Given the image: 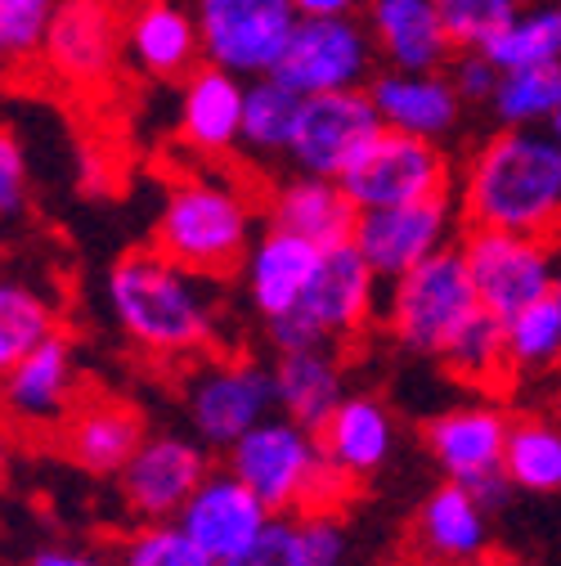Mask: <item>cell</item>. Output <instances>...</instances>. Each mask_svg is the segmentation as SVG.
Returning a JSON list of instances; mask_svg holds the SVG:
<instances>
[{
    "label": "cell",
    "instance_id": "obj_1",
    "mask_svg": "<svg viewBox=\"0 0 561 566\" xmlns=\"http://www.w3.org/2000/svg\"><path fill=\"white\" fill-rule=\"evenodd\" d=\"M108 315L154 360L198 365L221 337V302L212 279L167 261L158 248L126 252L104 279Z\"/></svg>",
    "mask_w": 561,
    "mask_h": 566
},
{
    "label": "cell",
    "instance_id": "obj_2",
    "mask_svg": "<svg viewBox=\"0 0 561 566\" xmlns=\"http://www.w3.org/2000/svg\"><path fill=\"white\" fill-rule=\"evenodd\" d=\"M467 230L548 239L561 230V145L548 130H504L472 154L458 189Z\"/></svg>",
    "mask_w": 561,
    "mask_h": 566
},
{
    "label": "cell",
    "instance_id": "obj_3",
    "mask_svg": "<svg viewBox=\"0 0 561 566\" xmlns=\"http://www.w3.org/2000/svg\"><path fill=\"white\" fill-rule=\"evenodd\" d=\"M256 243V202L234 180L184 176L167 189L154 248L198 279H225L243 270Z\"/></svg>",
    "mask_w": 561,
    "mask_h": 566
},
{
    "label": "cell",
    "instance_id": "obj_4",
    "mask_svg": "<svg viewBox=\"0 0 561 566\" xmlns=\"http://www.w3.org/2000/svg\"><path fill=\"white\" fill-rule=\"evenodd\" d=\"M225 468L256 494L274 517H301V513H337V500L350 481L324 459L319 432L274 413L261 428H252L230 454Z\"/></svg>",
    "mask_w": 561,
    "mask_h": 566
},
{
    "label": "cell",
    "instance_id": "obj_5",
    "mask_svg": "<svg viewBox=\"0 0 561 566\" xmlns=\"http://www.w3.org/2000/svg\"><path fill=\"white\" fill-rule=\"evenodd\" d=\"M378 274L369 270V261L360 256L356 243H337L324 248L315 279L306 297L297 302V311H288L284 319L265 324V337L274 350H301V346H346L356 342L373 315L382 311L378 302Z\"/></svg>",
    "mask_w": 561,
    "mask_h": 566
},
{
    "label": "cell",
    "instance_id": "obj_6",
    "mask_svg": "<svg viewBox=\"0 0 561 566\" xmlns=\"http://www.w3.org/2000/svg\"><path fill=\"white\" fill-rule=\"evenodd\" d=\"M480 311L467 261L454 248L427 256L423 265H413L409 274L387 283L382 297V328L391 333V342L413 356L441 360V350L454 342V333Z\"/></svg>",
    "mask_w": 561,
    "mask_h": 566
},
{
    "label": "cell",
    "instance_id": "obj_7",
    "mask_svg": "<svg viewBox=\"0 0 561 566\" xmlns=\"http://www.w3.org/2000/svg\"><path fill=\"white\" fill-rule=\"evenodd\" d=\"M184 413L207 450L230 454L252 428L274 418V374L247 356H212L184 374Z\"/></svg>",
    "mask_w": 561,
    "mask_h": 566
},
{
    "label": "cell",
    "instance_id": "obj_8",
    "mask_svg": "<svg viewBox=\"0 0 561 566\" xmlns=\"http://www.w3.org/2000/svg\"><path fill=\"white\" fill-rule=\"evenodd\" d=\"M193 23L207 63L256 82L274 77L301 14L293 0H198Z\"/></svg>",
    "mask_w": 561,
    "mask_h": 566
},
{
    "label": "cell",
    "instance_id": "obj_9",
    "mask_svg": "<svg viewBox=\"0 0 561 566\" xmlns=\"http://www.w3.org/2000/svg\"><path fill=\"white\" fill-rule=\"evenodd\" d=\"M458 252L467 261L472 289L480 311H489L495 319H512L526 306L543 302L557 283L561 261L552 256L548 239H530V234H504V230H467L458 239Z\"/></svg>",
    "mask_w": 561,
    "mask_h": 566
},
{
    "label": "cell",
    "instance_id": "obj_10",
    "mask_svg": "<svg viewBox=\"0 0 561 566\" xmlns=\"http://www.w3.org/2000/svg\"><path fill=\"white\" fill-rule=\"evenodd\" d=\"M341 189L350 193V202L360 211L432 202V198H449L454 167L436 139L382 130L373 145L350 163V171L341 176Z\"/></svg>",
    "mask_w": 561,
    "mask_h": 566
},
{
    "label": "cell",
    "instance_id": "obj_11",
    "mask_svg": "<svg viewBox=\"0 0 561 566\" xmlns=\"http://www.w3.org/2000/svg\"><path fill=\"white\" fill-rule=\"evenodd\" d=\"M373 36L364 23L350 19H301L274 77L297 95H332V91H364L373 77Z\"/></svg>",
    "mask_w": 561,
    "mask_h": 566
},
{
    "label": "cell",
    "instance_id": "obj_12",
    "mask_svg": "<svg viewBox=\"0 0 561 566\" xmlns=\"http://www.w3.org/2000/svg\"><path fill=\"white\" fill-rule=\"evenodd\" d=\"M382 117L364 91H332V95H310L297 117V135L288 145V163L297 176H324L341 180L373 139L382 135Z\"/></svg>",
    "mask_w": 561,
    "mask_h": 566
},
{
    "label": "cell",
    "instance_id": "obj_13",
    "mask_svg": "<svg viewBox=\"0 0 561 566\" xmlns=\"http://www.w3.org/2000/svg\"><path fill=\"white\" fill-rule=\"evenodd\" d=\"M212 463H207V446L198 437H176L158 432L145 437V446L135 450V459L121 468V504L139 526L176 522L180 509L189 504V494L207 481Z\"/></svg>",
    "mask_w": 561,
    "mask_h": 566
},
{
    "label": "cell",
    "instance_id": "obj_14",
    "mask_svg": "<svg viewBox=\"0 0 561 566\" xmlns=\"http://www.w3.org/2000/svg\"><path fill=\"white\" fill-rule=\"evenodd\" d=\"M454 221L458 207L454 198H432V202H409V207H378L360 211L356 221V243L369 270L391 283L409 274L413 265H423L427 256L454 248Z\"/></svg>",
    "mask_w": 561,
    "mask_h": 566
},
{
    "label": "cell",
    "instance_id": "obj_15",
    "mask_svg": "<svg viewBox=\"0 0 561 566\" xmlns=\"http://www.w3.org/2000/svg\"><path fill=\"white\" fill-rule=\"evenodd\" d=\"M126 23L113 0H59L41 41L45 67L73 91H95L117 73Z\"/></svg>",
    "mask_w": 561,
    "mask_h": 566
},
{
    "label": "cell",
    "instance_id": "obj_16",
    "mask_svg": "<svg viewBox=\"0 0 561 566\" xmlns=\"http://www.w3.org/2000/svg\"><path fill=\"white\" fill-rule=\"evenodd\" d=\"M269 509L256 500V494L230 472V468H212L207 481L189 494V504L180 509L176 526L212 557L216 566H239L256 539L269 526Z\"/></svg>",
    "mask_w": 561,
    "mask_h": 566
},
{
    "label": "cell",
    "instance_id": "obj_17",
    "mask_svg": "<svg viewBox=\"0 0 561 566\" xmlns=\"http://www.w3.org/2000/svg\"><path fill=\"white\" fill-rule=\"evenodd\" d=\"M508 432H512V418L499 405L476 400V405H454L436 413L423 428V441H427L432 463L445 472V481L472 485L480 476L504 472Z\"/></svg>",
    "mask_w": 561,
    "mask_h": 566
},
{
    "label": "cell",
    "instance_id": "obj_18",
    "mask_svg": "<svg viewBox=\"0 0 561 566\" xmlns=\"http://www.w3.org/2000/svg\"><path fill=\"white\" fill-rule=\"evenodd\" d=\"M145 413L117 396H82L59 422V446L67 463L91 476H121V468L145 446Z\"/></svg>",
    "mask_w": 561,
    "mask_h": 566
},
{
    "label": "cell",
    "instance_id": "obj_19",
    "mask_svg": "<svg viewBox=\"0 0 561 566\" xmlns=\"http://www.w3.org/2000/svg\"><path fill=\"white\" fill-rule=\"evenodd\" d=\"M324 248L306 243L301 234H288V230H265L256 234L247 261H243V297L252 306V315L261 324H274L284 319L288 311H297V302L306 297L310 279H315V265H319Z\"/></svg>",
    "mask_w": 561,
    "mask_h": 566
},
{
    "label": "cell",
    "instance_id": "obj_20",
    "mask_svg": "<svg viewBox=\"0 0 561 566\" xmlns=\"http://www.w3.org/2000/svg\"><path fill=\"white\" fill-rule=\"evenodd\" d=\"M243 99H247V82L221 67H193L180 91V108H176V135L184 139V149H193L198 158H225L239 149L243 139Z\"/></svg>",
    "mask_w": 561,
    "mask_h": 566
},
{
    "label": "cell",
    "instance_id": "obj_21",
    "mask_svg": "<svg viewBox=\"0 0 561 566\" xmlns=\"http://www.w3.org/2000/svg\"><path fill=\"white\" fill-rule=\"evenodd\" d=\"M77 356L73 342L54 333L41 342L28 360H19L6 378H0V405H6L28 428H54L73 413L77 405Z\"/></svg>",
    "mask_w": 561,
    "mask_h": 566
},
{
    "label": "cell",
    "instance_id": "obj_22",
    "mask_svg": "<svg viewBox=\"0 0 561 566\" xmlns=\"http://www.w3.org/2000/svg\"><path fill=\"white\" fill-rule=\"evenodd\" d=\"M324 459L350 481H373L395 454V413L378 396H346L319 428Z\"/></svg>",
    "mask_w": 561,
    "mask_h": 566
},
{
    "label": "cell",
    "instance_id": "obj_23",
    "mask_svg": "<svg viewBox=\"0 0 561 566\" xmlns=\"http://www.w3.org/2000/svg\"><path fill=\"white\" fill-rule=\"evenodd\" d=\"M369 99L387 130L436 139V145L458 126V108H463L445 73H395V67L369 82Z\"/></svg>",
    "mask_w": 561,
    "mask_h": 566
},
{
    "label": "cell",
    "instance_id": "obj_24",
    "mask_svg": "<svg viewBox=\"0 0 561 566\" xmlns=\"http://www.w3.org/2000/svg\"><path fill=\"white\" fill-rule=\"evenodd\" d=\"M364 28L395 73H441L454 50L436 0H369Z\"/></svg>",
    "mask_w": 561,
    "mask_h": 566
},
{
    "label": "cell",
    "instance_id": "obj_25",
    "mask_svg": "<svg viewBox=\"0 0 561 566\" xmlns=\"http://www.w3.org/2000/svg\"><path fill=\"white\" fill-rule=\"evenodd\" d=\"M413 548L427 566H467L489 553V513L472 500V490L445 481L413 517Z\"/></svg>",
    "mask_w": 561,
    "mask_h": 566
},
{
    "label": "cell",
    "instance_id": "obj_26",
    "mask_svg": "<svg viewBox=\"0 0 561 566\" xmlns=\"http://www.w3.org/2000/svg\"><path fill=\"white\" fill-rule=\"evenodd\" d=\"M274 409L301 422V428L319 432L337 413V405L350 396L346 391V365L337 346H301V350H278L274 365Z\"/></svg>",
    "mask_w": 561,
    "mask_h": 566
},
{
    "label": "cell",
    "instance_id": "obj_27",
    "mask_svg": "<svg viewBox=\"0 0 561 566\" xmlns=\"http://www.w3.org/2000/svg\"><path fill=\"white\" fill-rule=\"evenodd\" d=\"M269 226L301 234L315 248H337L356 239V221L360 207L350 202V193L341 189V180H324V176H293L269 193Z\"/></svg>",
    "mask_w": 561,
    "mask_h": 566
},
{
    "label": "cell",
    "instance_id": "obj_28",
    "mask_svg": "<svg viewBox=\"0 0 561 566\" xmlns=\"http://www.w3.org/2000/svg\"><path fill=\"white\" fill-rule=\"evenodd\" d=\"M126 50L149 77H189L202 54L198 23L171 0H145L126 19Z\"/></svg>",
    "mask_w": 561,
    "mask_h": 566
},
{
    "label": "cell",
    "instance_id": "obj_29",
    "mask_svg": "<svg viewBox=\"0 0 561 566\" xmlns=\"http://www.w3.org/2000/svg\"><path fill=\"white\" fill-rule=\"evenodd\" d=\"M306 95H297L293 86H284L278 77H256L247 82V99H243V139L239 145L252 158H288V145L297 135V117H301Z\"/></svg>",
    "mask_w": 561,
    "mask_h": 566
},
{
    "label": "cell",
    "instance_id": "obj_30",
    "mask_svg": "<svg viewBox=\"0 0 561 566\" xmlns=\"http://www.w3.org/2000/svg\"><path fill=\"white\" fill-rule=\"evenodd\" d=\"M54 333H59L54 302L19 279H0V378H6L19 360H28Z\"/></svg>",
    "mask_w": 561,
    "mask_h": 566
},
{
    "label": "cell",
    "instance_id": "obj_31",
    "mask_svg": "<svg viewBox=\"0 0 561 566\" xmlns=\"http://www.w3.org/2000/svg\"><path fill=\"white\" fill-rule=\"evenodd\" d=\"M557 108H561V63L499 73L495 99H489V113L499 117L504 130H539V126H552Z\"/></svg>",
    "mask_w": 561,
    "mask_h": 566
},
{
    "label": "cell",
    "instance_id": "obj_32",
    "mask_svg": "<svg viewBox=\"0 0 561 566\" xmlns=\"http://www.w3.org/2000/svg\"><path fill=\"white\" fill-rule=\"evenodd\" d=\"M441 365L449 378L467 382V387H489L499 382L508 369V333H504V319H495L489 311H476L458 333L454 342L441 350Z\"/></svg>",
    "mask_w": 561,
    "mask_h": 566
},
{
    "label": "cell",
    "instance_id": "obj_33",
    "mask_svg": "<svg viewBox=\"0 0 561 566\" xmlns=\"http://www.w3.org/2000/svg\"><path fill=\"white\" fill-rule=\"evenodd\" d=\"M504 472L517 490L557 494L561 490V428L543 418H512Z\"/></svg>",
    "mask_w": 561,
    "mask_h": 566
},
{
    "label": "cell",
    "instance_id": "obj_34",
    "mask_svg": "<svg viewBox=\"0 0 561 566\" xmlns=\"http://www.w3.org/2000/svg\"><path fill=\"white\" fill-rule=\"evenodd\" d=\"M499 73H517V67H543L561 63V6H534L521 10L495 41L480 50Z\"/></svg>",
    "mask_w": 561,
    "mask_h": 566
},
{
    "label": "cell",
    "instance_id": "obj_35",
    "mask_svg": "<svg viewBox=\"0 0 561 566\" xmlns=\"http://www.w3.org/2000/svg\"><path fill=\"white\" fill-rule=\"evenodd\" d=\"M508 333V369L512 374H552L561 365V302L548 293L504 324Z\"/></svg>",
    "mask_w": 561,
    "mask_h": 566
},
{
    "label": "cell",
    "instance_id": "obj_36",
    "mask_svg": "<svg viewBox=\"0 0 561 566\" xmlns=\"http://www.w3.org/2000/svg\"><path fill=\"white\" fill-rule=\"evenodd\" d=\"M441 23L458 50H485L517 14V0H436Z\"/></svg>",
    "mask_w": 561,
    "mask_h": 566
},
{
    "label": "cell",
    "instance_id": "obj_37",
    "mask_svg": "<svg viewBox=\"0 0 561 566\" xmlns=\"http://www.w3.org/2000/svg\"><path fill=\"white\" fill-rule=\"evenodd\" d=\"M121 566H216L176 522L139 526L121 544Z\"/></svg>",
    "mask_w": 561,
    "mask_h": 566
},
{
    "label": "cell",
    "instance_id": "obj_38",
    "mask_svg": "<svg viewBox=\"0 0 561 566\" xmlns=\"http://www.w3.org/2000/svg\"><path fill=\"white\" fill-rule=\"evenodd\" d=\"M59 0H0V59H28L41 50Z\"/></svg>",
    "mask_w": 561,
    "mask_h": 566
},
{
    "label": "cell",
    "instance_id": "obj_39",
    "mask_svg": "<svg viewBox=\"0 0 561 566\" xmlns=\"http://www.w3.org/2000/svg\"><path fill=\"white\" fill-rule=\"evenodd\" d=\"M301 566H341L346 562V531L337 513H301L297 517Z\"/></svg>",
    "mask_w": 561,
    "mask_h": 566
},
{
    "label": "cell",
    "instance_id": "obj_40",
    "mask_svg": "<svg viewBox=\"0 0 561 566\" xmlns=\"http://www.w3.org/2000/svg\"><path fill=\"white\" fill-rule=\"evenodd\" d=\"M28 207V158L14 135L0 130V221L23 217Z\"/></svg>",
    "mask_w": 561,
    "mask_h": 566
},
{
    "label": "cell",
    "instance_id": "obj_41",
    "mask_svg": "<svg viewBox=\"0 0 561 566\" xmlns=\"http://www.w3.org/2000/svg\"><path fill=\"white\" fill-rule=\"evenodd\" d=\"M239 566H301V539H297V517H269L265 535Z\"/></svg>",
    "mask_w": 561,
    "mask_h": 566
},
{
    "label": "cell",
    "instance_id": "obj_42",
    "mask_svg": "<svg viewBox=\"0 0 561 566\" xmlns=\"http://www.w3.org/2000/svg\"><path fill=\"white\" fill-rule=\"evenodd\" d=\"M449 82H454V91H458L463 104H489V99H495V86H499V67L489 63L480 50H467L454 63Z\"/></svg>",
    "mask_w": 561,
    "mask_h": 566
},
{
    "label": "cell",
    "instance_id": "obj_43",
    "mask_svg": "<svg viewBox=\"0 0 561 566\" xmlns=\"http://www.w3.org/2000/svg\"><path fill=\"white\" fill-rule=\"evenodd\" d=\"M301 19H350L364 0H293Z\"/></svg>",
    "mask_w": 561,
    "mask_h": 566
},
{
    "label": "cell",
    "instance_id": "obj_44",
    "mask_svg": "<svg viewBox=\"0 0 561 566\" xmlns=\"http://www.w3.org/2000/svg\"><path fill=\"white\" fill-rule=\"evenodd\" d=\"M28 566H108V562L95 553H82V548H41V553H32Z\"/></svg>",
    "mask_w": 561,
    "mask_h": 566
},
{
    "label": "cell",
    "instance_id": "obj_45",
    "mask_svg": "<svg viewBox=\"0 0 561 566\" xmlns=\"http://www.w3.org/2000/svg\"><path fill=\"white\" fill-rule=\"evenodd\" d=\"M6 472H10V450H6V441H0V485H6Z\"/></svg>",
    "mask_w": 561,
    "mask_h": 566
},
{
    "label": "cell",
    "instance_id": "obj_46",
    "mask_svg": "<svg viewBox=\"0 0 561 566\" xmlns=\"http://www.w3.org/2000/svg\"><path fill=\"white\" fill-rule=\"evenodd\" d=\"M467 566H508V562H499L495 553H485V557H476V562H467Z\"/></svg>",
    "mask_w": 561,
    "mask_h": 566
},
{
    "label": "cell",
    "instance_id": "obj_47",
    "mask_svg": "<svg viewBox=\"0 0 561 566\" xmlns=\"http://www.w3.org/2000/svg\"><path fill=\"white\" fill-rule=\"evenodd\" d=\"M548 135L557 139V145H561V108H557V117H552V126H548Z\"/></svg>",
    "mask_w": 561,
    "mask_h": 566
},
{
    "label": "cell",
    "instance_id": "obj_48",
    "mask_svg": "<svg viewBox=\"0 0 561 566\" xmlns=\"http://www.w3.org/2000/svg\"><path fill=\"white\" fill-rule=\"evenodd\" d=\"M552 297L561 302V270H557V283H552Z\"/></svg>",
    "mask_w": 561,
    "mask_h": 566
}]
</instances>
